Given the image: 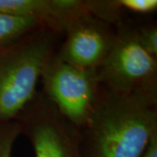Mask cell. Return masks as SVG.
I'll return each instance as SVG.
<instances>
[{
    "label": "cell",
    "instance_id": "11",
    "mask_svg": "<svg viewBox=\"0 0 157 157\" xmlns=\"http://www.w3.org/2000/svg\"><path fill=\"white\" fill-rule=\"evenodd\" d=\"M119 4L123 11L135 14H151L157 10L156 0H119Z\"/></svg>",
    "mask_w": 157,
    "mask_h": 157
},
{
    "label": "cell",
    "instance_id": "5",
    "mask_svg": "<svg viewBox=\"0 0 157 157\" xmlns=\"http://www.w3.org/2000/svg\"><path fill=\"white\" fill-rule=\"evenodd\" d=\"M24 135L31 142L35 157H85L81 130L58 111L42 91L17 119Z\"/></svg>",
    "mask_w": 157,
    "mask_h": 157
},
{
    "label": "cell",
    "instance_id": "1",
    "mask_svg": "<svg viewBox=\"0 0 157 157\" xmlns=\"http://www.w3.org/2000/svg\"><path fill=\"white\" fill-rule=\"evenodd\" d=\"M81 135L85 157H141L157 135V94H120L101 86Z\"/></svg>",
    "mask_w": 157,
    "mask_h": 157
},
{
    "label": "cell",
    "instance_id": "7",
    "mask_svg": "<svg viewBox=\"0 0 157 157\" xmlns=\"http://www.w3.org/2000/svg\"><path fill=\"white\" fill-rule=\"evenodd\" d=\"M0 14L35 19L56 35L89 15L87 0H0Z\"/></svg>",
    "mask_w": 157,
    "mask_h": 157
},
{
    "label": "cell",
    "instance_id": "9",
    "mask_svg": "<svg viewBox=\"0 0 157 157\" xmlns=\"http://www.w3.org/2000/svg\"><path fill=\"white\" fill-rule=\"evenodd\" d=\"M21 129L17 121L0 124V157H12V149Z\"/></svg>",
    "mask_w": 157,
    "mask_h": 157
},
{
    "label": "cell",
    "instance_id": "12",
    "mask_svg": "<svg viewBox=\"0 0 157 157\" xmlns=\"http://www.w3.org/2000/svg\"><path fill=\"white\" fill-rule=\"evenodd\" d=\"M141 157H157V135H155Z\"/></svg>",
    "mask_w": 157,
    "mask_h": 157
},
{
    "label": "cell",
    "instance_id": "6",
    "mask_svg": "<svg viewBox=\"0 0 157 157\" xmlns=\"http://www.w3.org/2000/svg\"><path fill=\"white\" fill-rule=\"evenodd\" d=\"M65 33L66 39L55 54L62 61L85 69L101 67L116 39L111 25L90 15L76 19Z\"/></svg>",
    "mask_w": 157,
    "mask_h": 157
},
{
    "label": "cell",
    "instance_id": "2",
    "mask_svg": "<svg viewBox=\"0 0 157 157\" xmlns=\"http://www.w3.org/2000/svg\"><path fill=\"white\" fill-rule=\"evenodd\" d=\"M56 36L39 28L0 47V124L15 121L36 95Z\"/></svg>",
    "mask_w": 157,
    "mask_h": 157
},
{
    "label": "cell",
    "instance_id": "10",
    "mask_svg": "<svg viewBox=\"0 0 157 157\" xmlns=\"http://www.w3.org/2000/svg\"><path fill=\"white\" fill-rule=\"evenodd\" d=\"M137 39L145 50L157 58V26L155 24L147 25L135 29Z\"/></svg>",
    "mask_w": 157,
    "mask_h": 157
},
{
    "label": "cell",
    "instance_id": "8",
    "mask_svg": "<svg viewBox=\"0 0 157 157\" xmlns=\"http://www.w3.org/2000/svg\"><path fill=\"white\" fill-rule=\"evenodd\" d=\"M39 28L45 27L35 19L0 14V47Z\"/></svg>",
    "mask_w": 157,
    "mask_h": 157
},
{
    "label": "cell",
    "instance_id": "3",
    "mask_svg": "<svg viewBox=\"0 0 157 157\" xmlns=\"http://www.w3.org/2000/svg\"><path fill=\"white\" fill-rule=\"evenodd\" d=\"M40 80L43 94L58 111L80 130L84 128L101 94L98 70L70 65L54 52L45 63Z\"/></svg>",
    "mask_w": 157,
    "mask_h": 157
},
{
    "label": "cell",
    "instance_id": "4",
    "mask_svg": "<svg viewBox=\"0 0 157 157\" xmlns=\"http://www.w3.org/2000/svg\"><path fill=\"white\" fill-rule=\"evenodd\" d=\"M98 73L101 86L113 93L157 94V58L142 47L135 29L122 23Z\"/></svg>",
    "mask_w": 157,
    "mask_h": 157
}]
</instances>
